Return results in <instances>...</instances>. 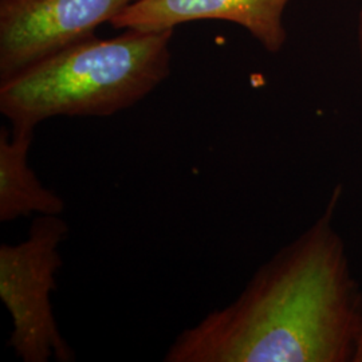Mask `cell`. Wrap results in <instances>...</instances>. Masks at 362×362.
Here are the masks:
<instances>
[{
  "label": "cell",
  "instance_id": "8992f818",
  "mask_svg": "<svg viewBox=\"0 0 362 362\" xmlns=\"http://www.w3.org/2000/svg\"><path fill=\"white\" fill-rule=\"evenodd\" d=\"M34 128L0 132V221L31 216H61L65 200L45 187L30 165Z\"/></svg>",
  "mask_w": 362,
  "mask_h": 362
},
{
  "label": "cell",
  "instance_id": "6da1fadb",
  "mask_svg": "<svg viewBox=\"0 0 362 362\" xmlns=\"http://www.w3.org/2000/svg\"><path fill=\"white\" fill-rule=\"evenodd\" d=\"M339 196L231 303L176 336L164 361L351 362L362 290L334 223Z\"/></svg>",
  "mask_w": 362,
  "mask_h": 362
},
{
  "label": "cell",
  "instance_id": "52a82bcc",
  "mask_svg": "<svg viewBox=\"0 0 362 362\" xmlns=\"http://www.w3.org/2000/svg\"><path fill=\"white\" fill-rule=\"evenodd\" d=\"M351 362H362V320L361 325H360V330H358V336H357V339H356L354 354H353Z\"/></svg>",
  "mask_w": 362,
  "mask_h": 362
},
{
  "label": "cell",
  "instance_id": "277c9868",
  "mask_svg": "<svg viewBox=\"0 0 362 362\" xmlns=\"http://www.w3.org/2000/svg\"><path fill=\"white\" fill-rule=\"evenodd\" d=\"M137 0H0V82L94 37Z\"/></svg>",
  "mask_w": 362,
  "mask_h": 362
},
{
  "label": "cell",
  "instance_id": "5b68a950",
  "mask_svg": "<svg viewBox=\"0 0 362 362\" xmlns=\"http://www.w3.org/2000/svg\"><path fill=\"white\" fill-rule=\"evenodd\" d=\"M290 0H137L110 22L116 30L161 31L187 22L218 19L247 31L269 52L285 46L284 13Z\"/></svg>",
  "mask_w": 362,
  "mask_h": 362
},
{
  "label": "cell",
  "instance_id": "3957f363",
  "mask_svg": "<svg viewBox=\"0 0 362 362\" xmlns=\"http://www.w3.org/2000/svg\"><path fill=\"white\" fill-rule=\"evenodd\" d=\"M67 235L69 226L61 216H35L25 240L0 246V298L13 320L8 346L22 361L76 360L52 302Z\"/></svg>",
  "mask_w": 362,
  "mask_h": 362
},
{
  "label": "cell",
  "instance_id": "7a4b0ae2",
  "mask_svg": "<svg viewBox=\"0 0 362 362\" xmlns=\"http://www.w3.org/2000/svg\"><path fill=\"white\" fill-rule=\"evenodd\" d=\"M173 30H124L81 40L0 82V112L11 127L54 117H109L143 101L170 74Z\"/></svg>",
  "mask_w": 362,
  "mask_h": 362
},
{
  "label": "cell",
  "instance_id": "ba28073f",
  "mask_svg": "<svg viewBox=\"0 0 362 362\" xmlns=\"http://www.w3.org/2000/svg\"><path fill=\"white\" fill-rule=\"evenodd\" d=\"M357 37H358V50H360V58L362 64V8L358 16V30H357Z\"/></svg>",
  "mask_w": 362,
  "mask_h": 362
}]
</instances>
